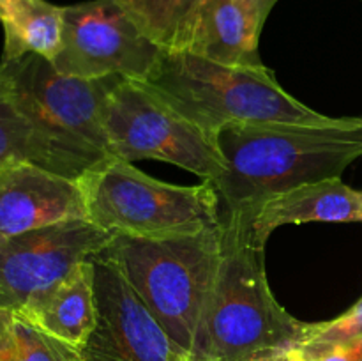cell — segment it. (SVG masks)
Wrapping results in <instances>:
<instances>
[{"mask_svg":"<svg viewBox=\"0 0 362 361\" xmlns=\"http://www.w3.org/2000/svg\"><path fill=\"white\" fill-rule=\"evenodd\" d=\"M225 170L212 180L221 214L253 212L271 198L304 184L341 177L362 156V117L327 126L232 124L216 134Z\"/></svg>","mask_w":362,"mask_h":361,"instance_id":"obj_1","label":"cell"},{"mask_svg":"<svg viewBox=\"0 0 362 361\" xmlns=\"http://www.w3.org/2000/svg\"><path fill=\"white\" fill-rule=\"evenodd\" d=\"M253 212L221 214V260L198 324L193 361H243L271 349H286L306 333L274 299L265 276L264 248Z\"/></svg>","mask_w":362,"mask_h":361,"instance_id":"obj_2","label":"cell"},{"mask_svg":"<svg viewBox=\"0 0 362 361\" xmlns=\"http://www.w3.org/2000/svg\"><path fill=\"white\" fill-rule=\"evenodd\" d=\"M0 76L34 127L37 166L78 180L113 158L103 106L120 76H69L39 55L0 62Z\"/></svg>","mask_w":362,"mask_h":361,"instance_id":"obj_3","label":"cell"},{"mask_svg":"<svg viewBox=\"0 0 362 361\" xmlns=\"http://www.w3.org/2000/svg\"><path fill=\"white\" fill-rule=\"evenodd\" d=\"M144 84L214 142L232 124L327 126L338 120L297 101L265 66H226L189 52H165Z\"/></svg>","mask_w":362,"mask_h":361,"instance_id":"obj_4","label":"cell"},{"mask_svg":"<svg viewBox=\"0 0 362 361\" xmlns=\"http://www.w3.org/2000/svg\"><path fill=\"white\" fill-rule=\"evenodd\" d=\"M98 255L122 273L165 331L191 356L221 260V223L165 239L113 234Z\"/></svg>","mask_w":362,"mask_h":361,"instance_id":"obj_5","label":"cell"},{"mask_svg":"<svg viewBox=\"0 0 362 361\" xmlns=\"http://www.w3.org/2000/svg\"><path fill=\"white\" fill-rule=\"evenodd\" d=\"M87 219L112 234L165 239L221 223V204L212 180L175 186L147 176L129 161L110 158L78 179Z\"/></svg>","mask_w":362,"mask_h":361,"instance_id":"obj_6","label":"cell"},{"mask_svg":"<svg viewBox=\"0 0 362 361\" xmlns=\"http://www.w3.org/2000/svg\"><path fill=\"white\" fill-rule=\"evenodd\" d=\"M103 126L110 152L122 161L159 159L207 180L225 170L216 142L144 81L120 76L113 84L103 106Z\"/></svg>","mask_w":362,"mask_h":361,"instance_id":"obj_7","label":"cell"},{"mask_svg":"<svg viewBox=\"0 0 362 361\" xmlns=\"http://www.w3.org/2000/svg\"><path fill=\"white\" fill-rule=\"evenodd\" d=\"M165 50L138 28L119 0H90L64 7L62 48L52 60L69 76H124L147 81Z\"/></svg>","mask_w":362,"mask_h":361,"instance_id":"obj_8","label":"cell"},{"mask_svg":"<svg viewBox=\"0 0 362 361\" xmlns=\"http://www.w3.org/2000/svg\"><path fill=\"white\" fill-rule=\"evenodd\" d=\"M112 237L88 219H73L0 239V308L21 311Z\"/></svg>","mask_w":362,"mask_h":361,"instance_id":"obj_9","label":"cell"},{"mask_svg":"<svg viewBox=\"0 0 362 361\" xmlns=\"http://www.w3.org/2000/svg\"><path fill=\"white\" fill-rule=\"evenodd\" d=\"M90 260L95 326L80 349L85 361H193L112 262L99 255Z\"/></svg>","mask_w":362,"mask_h":361,"instance_id":"obj_10","label":"cell"},{"mask_svg":"<svg viewBox=\"0 0 362 361\" xmlns=\"http://www.w3.org/2000/svg\"><path fill=\"white\" fill-rule=\"evenodd\" d=\"M73 219H87L78 180L34 163L0 165V239Z\"/></svg>","mask_w":362,"mask_h":361,"instance_id":"obj_11","label":"cell"},{"mask_svg":"<svg viewBox=\"0 0 362 361\" xmlns=\"http://www.w3.org/2000/svg\"><path fill=\"white\" fill-rule=\"evenodd\" d=\"M311 222L362 223V191L352 190L339 177L304 184L265 202L255 216L253 229L265 246L278 227Z\"/></svg>","mask_w":362,"mask_h":361,"instance_id":"obj_12","label":"cell"},{"mask_svg":"<svg viewBox=\"0 0 362 361\" xmlns=\"http://www.w3.org/2000/svg\"><path fill=\"white\" fill-rule=\"evenodd\" d=\"M16 314L81 349L95 326L94 264L90 258Z\"/></svg>","mask_w":362,"mask_h":361,"instance_id":"obj_13","label":"cell"},{"mask_svg":"<svg viewBox=\"0 0 362 361\" xmlns=\"http://www.w3.org/2000/svg\"><path fill=\"white\" fill-rule=\"evenodd\" d=\"M260 34L237 0H204L189 53L226 66H264L258 57Z\"/></svg>","mask_w":362,"mask_h":361,"instance_id":"obj_14","label":"cell"},{"mask_svg":"<svg viewBox=\"0 0 362 361\" xmlns=\"http://www.w3.org/2000/svg\"><path fill=\"white\" fill-rule=\"evenodd\" d=\"M2 62L39 55L52 62L62 48L64 7L48 0H0Z\"/></svg>","mask_w":362,"mask_h":361,"instance_id":"obj_15","label":"cell"},{"mask_svg":"<svg viewBox=\"0 0 362 361\" xmlns=\"http://www.w3.org/2000/svg\"><path fill=\"white\" fill-rule=\"evenodd\" d=\"M141 32L165 52H189L204 0H119Z\"/></svg>","mask_w":362,"mask_h":361,"instance_id":"obj_16","label":"cell"},{"mask_svg":"<svg viewBox=\"0 0 362 361\" xmlns=\"http://www.w3.org/2000/svg\"><path fill=\"white\" fill-rule=\"evenodd\" d=\"M16 161L37 165V140L34 127L0 76V165Z\"/></svg>","mask_w":362,"mask_h":361,"instance_id":"obj_17","label":"cell"},{"mask_svg":"<svg viewBox=\"0 0 362 361\" xmlns=\"http://www.w3.org/2000/svg\"><path fill=\"white\" fill-rule=\"evenodd\" d=\"M362 338V297L350 310L339 317L318 324H308L306 333L297 343L293 350L299 356L317 357L338 347L350 345Z\"/></svg>","mask_w":362,"mask_h":361,"instance_id":"obj_18","label":"cell"},{"mask_svg":"<svg viewBox=\"0 0 362 361\" xmlns=\"http://www.w3.org/2000/svg\"><path fill=\"white\" fill-rule=\"evenodd\" d=\"M16 361H85L78 347L49 335L20 314H16Z\"/></svg>","mask_w":362,"mask_h":361,"instance_id":"obj_19","label":"cell"},{"mask_svg":"<svg viewBox=\"0 0 362 361\" xmlns=\"http://www.w3.org/2000/svg\"><path fill=\"white\" fill-rule=\"evenodd\" d=\"M16 314L0 308V361H16Z\"/></svg>","mask_w":362,"mask_h":361,"instance_id":"obj_20","label":"cell"},{"mask_svg":"<svg viewBox=\"0 0 362 361\" xmlns=\"http://www.w3.org/2000/svg\"><path fill=\"white\" fill-rule=\"evenodd\" d=\"M237 4L246 11L247 16L253 20V23L257 25L258 30L262 32L269 14H271L272 7L278 4V0H237Z\"/></svg>","mask_w":362,"mask_h":361,"instance_id":"obj_21","label":"cell"},{"mask_svg":"<svg viewBox=\"0 0 362 361\" xmlns=\"http://www.w3.org/2000/svg\"><path fill=\"white\" fill-rule=\"evenodd\" d=\"M243 361H290L288 360V347L286 349H271L264 350V353H258L255 356L247 357Z\"/></svg>","mask_w":362,"mask_h":361,"instance_id":"obj_22","label":"cell"},{"mask_svg":"<svg viewBox=\"0 0 362 361\" xmlns=\"http://www.w3.org/2000/svg\"><path fill=\"white\" fill-rule=\"evenodd\" d=\"M350 349H352L356 361H362V338L357 340L356 343H350Z\"/></svg>","mask_w":362,"mask_h":361,"instance_id":"obj_23","label":"cell"}]
</instances>
